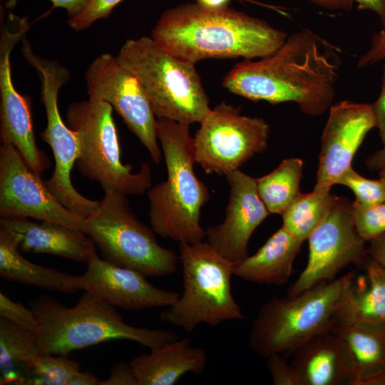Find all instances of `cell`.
Returning <instances> with one entry per match:
<instances>
[{
    "label": "cell",
    "mask_w": 385,
    "mask_h": 385,
    "mask_svg": "<svg viewBox=\"0 0 385 385\" xmlns=\"http://www.w3.org/2000/svg\"><path fill=\"white\" fill-rule=\"evenodd\" d=\"M200 6L208 9H220L228 6L230 0H196Z\"/></svg>",
    "instance_id": "ee69618b"
},
{
    "label": "cell",
    "mask_w": 385,
    "mask_h": 385,
    "mask_svg": "<svg viewBox=\"0 0 385 385\" xmlns=\"http://www.w3.org/2000/svg\"><path fill=\"white\" fill-rule=\"evenodd\" d=\"M179 251L183 293L161 312V321L192 332L201 323L217 327L225 321L245 319L231 290L234 262L207 240L180 242Z\"/></svg>",
    "instance_id": "52a82bcc"
},
{
    "label": "cell",
    "mask_w": 385,
    "mask_h": 385,
    "mask_svg": "<svg viewBox=\"0 0 385 385\" xmlns=\"http://www.w3.org/2000/svg\"><path fill=\"white\" fill-rule=\"evenodd\" d=\"M375 127L379 130L383 145H385V63L381 76V91L378 98L371 104Z\"/></svg>",
    "instance_id": "8d00e7d4"
},
{
    "label": "cell",
    "mask_w": 385,
    "mask_h": 385,
    "mask_svg": "<svg viewBox=\"0 0 385 385\" xmlns=\"http://www.w3.org/2000/svg\"><path fill=\"white\" fill-rule=\"evenodd\" d=\"M86 220L87 235L106 260L148 277L177 271L179 256L158 244L155 232L138 220L125 195L104 192L97 210Z\"/></svg>",
    "instance_id": "9c48e42d"
},
{
    "label": "cell",
    "mask_w": 385,
    "mask_h": 385,
    "mask_svg": "<svg viewBox=\"0 0 385 385\" xmlns=\"http://www.w3.org/2000/svg\"><path fill=\"white\" fill-rule=\"evenodd\" d=\"M139 80L157 118L199 124L210 111L195 64L160 46L151 37L125 42L117 56Z\"/></svg>",
    "instance_id": "8992f818"
},
{
    "label": "cell",
    "mask_w": 385,
    "mask_h": 385,
    "mask_svg": "<svg viewBox=\"0 0 385 385\" xmlns=\"http://www.w3.org/2000/svg\"><path fill=\"white\" fill-rule=\"evenodd\" d=\"M26 18L10 14L1 27L0 38V140L11 144L28 167L38 176L51 162L36 143L30 100L16 89L12 81L10 56L15 45L29 30Z\"/></svg>",
    "instance_id": "5bb4252c"
},
{
    "label": "cell",
    "mask_w": 385,
    "mask_h": 385,
    "mask_svg": "<svg viewBox=\"0 0 385 385\" xmlns=\"http://www.w3.org/2000/svg\"><path fill=\"white\" fill-rule=\"evenodd\" d=\"M40 354L37 333L0 317L1 384H23L25 370Z\"/></svg>",
    "instance_id": "484cf974"
},
{
    "label": "cell",
    "mask_w": 385,
    "mask_h": 385,
    "mask_svg": "<svg viewBox=\"0 0 385 385\" xmlns=\"http://www.w3.org/2000/svg\"><path fill=\"white\" fill-rule=\"evenodd\" d=\"M375 127L371 104L344 100L331 106L322 135L316 188L330 191L351 166L366 134Z\"/></svg>",
    "instance_id": "2e32d148"
},
{
    "label": "cell",
    "mask_w": 385,
    "mask_h": 385,
    "mask_svg": "<svg viewBox=\"0 0 385 385\" xmlns=\"http://www.w3.org/2000/svg\"><path fill=\"white\" fill-rule=\"evenodd\" d=\"M302 243L282 226L255 254L234 262L233 274L248 282L281 286L292 275Z\"/></svg>",
    "instance_id": "7402d4cb"
},
{
    "label": "cell",
    "mask_w": 385,
    "mask_h": 385,
    "mask_svg": "<svg viewBox=\"0 0 385 385\" xmlns=\"http://www.w3.org/2000/svg\"><path fill=\"white\" fill-rule=\"evenodd\" d=\"M302 170L303 160L290 158L270 173L256 178L257 193L270 214L282 215L300 193Z\"/></svg>",
    "instance_id": "4316f807"
},
{
    "label": "cell",
    "mask_w": 385,
    "mask_h": 385,
    "mask_svg": "<svg viewBox=\"0 0 385 385\" xmlns=\"http://www.w3.org/2000/svg\"><path fill=\"white\" fill-rule=\"evenodd\" d=\"M333 329L351 356L354 385L385 384V324L341 322Z\"/></svg>",
    "instance_id": "603a6c76"
},
{
    "label": "cell",
    "mask_w": 385,
    "mask_h": 385,
    "mask_svg": "<svg viewBox=\"0 0 385 385\" xmlns=\"http://www.w3.org/2000/svg\"><path fill=\"white\" fill-rule=\"evenodd\" d=\"M287 36L245 12L190 2L165 10L151 32L164 49L194 64L207 58H263L274 53Z\"/></svg>",
    "instance_id": "7a4b0ae2"
},
{
    "label": "cell",
    "mask_w": 385,
    "mask_h": 385,
    "mask_svg": "<svg viewBox=\"0 0 385 385\" xmlns=\"http://www.w3.org/2000/svg\"><path fill=\"white\" fill-rule=\"evenodd\" d=\"M86 263L85 273L76 277L78 290L90 292L116 308L141 310L170 307L180 297L175 291L155 287L139 272L100 257L95 244Z\"/></svg>",
    "instance_id": "e0dca14e"
},
{
    "label": "cell",
    "mask_w": 385,
    "mask_h": 385,
    "mask_svg": "<svg viewBox=\"0 0 385 385\" xmlns=\"http://www.w3.org/2000/svg\"><path fill=\"white\" fill-rule=\"evenodd\" d=\"M25 58L41 80L47 123L40 136L51 148L55 160L53 173L44 183L63 206L86 219L97 210L99 201L84 197L72 184L71 171L79 156L80 143L76 133L63 122L58 106V92L69 79V71L56 61L40 57L33 51Z\"/></svg>",
    "instance_id": "30bf717a"
},
{
    "label": "cell",
    "mask_w": 385,
    "mask_h": 385,
    "mask_svg": "<svg viewBox=\"0 0 385 385\" xmlns=\"http://www.w3.org/2000/svg\"><path fill=\"white\" fill-rule=\"evenodd\" d=\"M157 135L167 178L148 190L151 228L159 236L179 243L202 242L206 232L200 223V211L210 193L194 172V138L190 125L157 118Z\"/></svg>",
    "instance_id": "3957f363"
},
{
    "label": "cell",
    "mask_w": 385,
    "mask_h": 385,
    "mask_svg": "<svg viewBox=\"0 0 385 385\" xmlns=\"http://www.w3.org/2000/svg\"><path fill=\"white\" fill-rule=\"evenodd\" d=\"M357 4L358 9L371 11L378 15L383 25H385V0H352Z\"/></svg>",
    "instance_id": "f35d334b"
},
{
    "label": "cell",
    "mask_w": 385,
    "mask_h": 385,
    "mask_svg": "<svg viewBox=\"0 0 385 385\" xmlns=\"http://www.w3.org/2000/svg\"><path fill=\"white\" fill-rule=\"evenodd\" d=\"M267 366L275 385H300L293 366L288 364L285 356L275 354L269 356Z\"/></svg>",
    "instance_id": "836d02e7"
},
{
    "label": "cell",
    "mask_w": 385,
    "mask_h": 385,
    "mask_svg": "<svg viewBox=\"0 0 385 385\" xmlns=\"http://www.w3.org/2000/svg\"><path fill=\"white\" fill-rule=\"evenodd\" d=\"M222 102L211 108L194 138L195 159L206 173L227 175L268 146L270 126L262 118L240 113Z\"/></svg>",
    "instance_id": "8fae6325"
},
{
    "label": "cell",
    "mask_w": 385,
    "mask_h": 385,
    "mask_svg": "<svg viewBox=\"0 0 385 385\" xmlns=\"http://www.w3.org/2000/svg\"><path fill=\"white\" fill-rule=\"evenodd\" d=\"M385 60V25L371 38L369 48L358 59L357 67L364 68Z\"/></svg>",
    "instance_id": "e575fe53"
},
{
    "label": "cell",
    "mask_w": 385,
    "mask_h": 385,
    "mask_svg": "<svg viewBox=\"0 0 385 385\" xmlns=\"http://www.w3.org/2000/svg\"><path fill=\"white\" fill-rule=\"evenodd\" d=\"M371 245L369 253L371 258L381 267L385 268V233L371 240Z\"/></svg>",
    "instance_id": "ab89813d"
},
{
    "label": "cell",
    "mask_w": 385,
    "mask_h": 385,
    "mask_svg": "<svg viewBox=\"0 0 385 385\" xmlns=\"http://www.w3.org/2000/svg\"><path fill=\"white\" fill-rule=\"evenodd\" d=\"M337 184L351 189L356 196L355 202L371 206L385 202V184L381 180H371L362 177L352 167L339 179Z\"/></svg>",
    "instance_id": "f546056e"
},
{
    "label": "cell",
    "mask_w": 385,
    "mask_h": 385,
    "mask_svg": "<svg viewBox=\"0 0 385 385\" xmlns=\"http://www.w3.org/2000/svg\"><path fill=\"white\" fill-rule=\"evenodd\" d=\"M337 198L330 191L316 188L311 192H300L281 215L282 227L304 242L327 217Z\"/></svg>",
    "instance_id": "83f0119b"
},
{
    "label": "cell",
    "mask_w": 385,
    "mask_h": 385,
    "mask_svg": "<svg viewBox=\"0 0 385 385\" xmlns=\"http://www.w3.org/2000/svg\"><path fill=\"white\" fill-rule=\"evenodd\" d=\"M354 272L289 297H272L263 304L253 322L249 345L267 359L289 356L316 335L333 328L337 312Z\"/></svg>",
    "instance_id": "5b68a950"
},
{
    "label": "cell",
    "mask_w": 385,
    "mask_h": 385,
    "mask_svg": "<svg viewBox=\"0 0 385 385\" xmlns=\"http://www.w3.org/2000/svg\"><path fill=\"white\" fill-rule=\"evenodd\" d=\"M366 269V276L354 279L344 294L337 324H385V268L371 259Z\"/></svg>",
    "instance_id": "cb8c5ba5"
},
{
    "label": "cell",
    "mask_w": 385,
    "mask_h": 385,
    "mask_svg": "<svg viewBox=\"0 0 385 385\" xmlns=\"http://www.w3.org/2000/svg\"><path fill=\"white\" fill-rule=\"evenodd\" d=\"M300 385H354L355 367L344 340L333 328L310 339L291 361Z\"/></svg>",
    "instance_id": "d6986e66"
},
{
    "label": "cell",
    "mask_w": 385,
    "mask_h": 385,
    "mask_svg": "<svg viewBox=\"0 0 385 385\" xmlns=\"http://www.w3.org/2000/svg\"><path fill=\"white\" fill-rule=\"evenodd\" d=\"M379 179H381L385 184V168L379 171Z\"/></svg>",
    "instance_id": "f6af8a7d"
},
{
    "label": "cell",
    "mask_w": 385,
    "mask_h": 385,
    "mask_svg": "<svg viewBox=\"0 0 385 385\" xmlns=\"http://www.w3.org/2000/svg\"><path fill=\"white\" fill-rule=\"evenodd\" d=\"M79 368V363L67 356L41 354L25 370L23 384L68 385Z\"/></svg>",
    "instance_id": "f1b7e54d"
},
{
    "label": "cell",
    "mask_w": 385,
    "mask_h": 385,
    "mask_svg": "<svg viewBox=\"0 0 385 385\" xmlns=\"http://www.w3.org/2000/svg\"><path fill=\"white\" fill-rule=\"evenodd\" d=\"M0 227L15 240L19 250L49 254L80 262H87L93 240L81 230L28 217H1Z\"/></svg>",
    "instance_id": "ffe728a7"
},
{
    "label": "cell",
    "mask_w": 385,
    "mask_h": 385,
    "mask_svg": "<svg viewBox=\"0 0 385 385\" xmlns=\"http://www.w3.org/2000/svg\"><path fill=\"white\" fill-rule=\"evenodd\" d=\"M0 275L2 278L21 284L46 289L74 293L78 291L76 275L35 264L20 253L16 242L0 227Z\"/></svg>",
    "instance_id": "d4e9b609"
},
{
    "label": "cell",
    "mask_w": 385,
    "mask_h": 385,
    "mask_svg": "<svg viewBox=\"0 0 385 385\" xmlns=\"http://www.w3.org/2000/svg\"><path fill=\"white\" fill-rule=\"evenodd\" d=\"M342 61L340 48L303 29L272 55L236 63L222 86L252 101L293 102L304 114L317 116L332 106Z\"/></svg>",
    "instance_id": "6da1fadb"
},
{
    "label": "cell",
    "mask_w": 385,
    "mask_h": 385,
    "mask_svg": "<svg viewBox=\"0 0 385 385\" xmlns=\"http://www.w3.org/2000/svg\"><path fill=\"white\" fill-rule=\"evenodd\" d=\"M99 381L89 371H79L68 382V385H100Z\"/></svg>",
    "instance_id": "7bdbcfd3"
},
{
    "label": "cell",
    "mask_w": 385,
    "mask_h": 385,
    "mask_svg": "<svg viewBox=\"0 0 385 385\" xmlns=\"http://www.w3.org/2000/svg\"><path fill=\"white\" fill-rule=\"evenodd\" d=\"M207 361L205 350L184 338L151 349L130 363L138 385H173L186 373L202 374Z\"/></svg>",
    "instance_id": "44dd1931"
},
{
    "label": "cell",
    "mask_w": 385,
    "mask_h": 385,
    "mask_svg": "<svg viewBox=\"0 0 385 385\" xmlns=\"http://www.w3.org/2000/svg\"><path fill=\"white\" fill-rule=\"evenodd\" d=\"M29 306L38 322L41 354L68 356L73 351L113 339L134 341L151 349L179 339L172 330L128 324L116 307L87 291L71 307L49 296H40Z\"/></svg>",
    "instance_id": "277c9868"
},
{
    "label": "cell",
    "mask_w": 385,
    "mask_h": 385,
    "mask_svg": "<svg viewBox=\"0 0 385 385\" xmlns=\"http://www.w3.org/2000/svg\"><path fill=\"white\" fill-rule=\"evenodd\" d=\"M307 240V263L289 287L287 294L289 297L332 281L349 265L365 260L366 241L356 229L352 202L346 197H338L327 217Z\"/></svg>",
    "instance_id": "4fadbf2b"
},
{
    "label": "cell",
    "mask_w": 385,
    "mask_h": 385,
    "mask_svg": "<svg viewBox=\"0 0 385 385\" xmlns=\"http://www.w3.org/2000/svg\"><path fill=\"white\" fill-rule=\"evenodd\" d=\"M100 385H138L130 363L121 361L115 365L108 378L101 381Z\"/></svg>",
    "instance_id": "d590c367"
},
{
    "label": "cell",
    "mask_w": 385,
    "mask_h": 385,
    "mask_svg": "<svg viewBox=\"0 0 385 385\" xmlns=\"http://www.w3.org/2000/svg\"><path fill=\"white\" fill-rule=\"evenodd\" d=\"M0 216L58 223L87 235L86 219L63 206L9 143L0 146Z\"/></svg>",
    "instance_id": "9a60e30c"
},
{
    "label": "cell",
    "mask_w": 385,
    "mask_h": 385,
    "mask_svg": "<svg viewBox=\"0 0 385 385\" xmlns=\"http://www.w3.org/2000/svg\"><path fill=\"white\" fill-rule=\"evenodd\" d=\"M88 98L109 103L138 138L152 160L159 164L161 148L157 135V118L136 76L110 53L95 58L86 73Z\"/></svg>",
    "instance_id": "7c38bea8"
},
{
    "label": "cell",
    "mask_w": 385,
    "mask_h": 385,
    "mask_svg": "<svg viewBox=\"0 0 385 385\" xmlns=\"http://www.w3.org/2000/svg\"><path fill=\"white\" fill-rule=\"evenodd\" d=\"M113 110L109 103L91 98L68 106L67 125L80 143L76 165L83 176L97 182L104 192L140 195L151 187L152 170L143 163L133 173L131 165L122 163Z\"/></svg>",
    "instance_id": "ba28073f"
},
{
    "label": "cell",
    "mask_w": 385,
    "mask_h": 385,
    "mask_svg": "<svg viewBox=\"0 0 385 385\" xmlns=\"http://www.w3.org/2000/svg\"><path fill=\"white\" fill-rule=\"evenodd\" d=\"M53 8H61L66 11L69 19L80 14L91 0H50Z\"/></svg>",
    "instance_id": "74e56055"
},
{
    "label": "cell",
    "mask_w": 385,
    "mask_h": 385,
    "mask_svg": "<svg viewBox=\"0 0 385 385\" xmlns=\"http://www.w3.org/2000/svg\"><path fill=\"white\" fill-rule=\"evenodd\" d=\"M366 165L371 171H380L385 168V145L381 150L367 158Z\"/></svg>",
    "instance_id": "b9f144b4"
},
{
    "label": "cell",
    "mask_w": 385,
    "mask_h": 385,
    "mask_svg": "<svg viewBox=\"0 0 385 385\" xmlns=\"http://www.w3.org/2000/svg\"><path fill=\"white\" fill-rule=\"evenodd\" d=\"M0 317L36 333L38 330V322L33 309L26 307L20 302L12 301L1 292Z\"/></svg>",
    "instance_id": "d6a6232c"
},
{
    "label": "cell",
    "mask_w": 385,
    "mask_h": 385,
    "mask_svg": "<svg viewBox=\"0 0 385 385\" xmlns=\"http://www.w3.org/2000/svg\"><path fill=\"white\" fill-rule=\"evenodd\" d=\"M123 1L91 0L80 14L68 19V25L75 31L83 30L96 21L109 16L114 8Z\"/></svg>",
    "instance_id": "1f68e13d"
},
{
    "label": "cell",
    "mask_w": 385,
    "mask_h": 385,
    "mask_svg": "<svg viewBox=\"0 0 385 385\" xmlns=\"http://www.w3.org/2000/svg\"><path fill=\"white\" fill-rule=\"evenodd\" d=\"M229 200L223 222L206 230L207 241L223 257L237 262L248 256L256 228L270 214L259 197L256 178L235 170L226 175Z\"/></svg>",
    "instance_id": "ac0fdd59"
},
{
    "label": "cell",
    "mask_w": 385,
    "mask_h": 385,
    "mask_svg": "<svg viewBox=\"0 0 385 385\" xmlns=\"http://www.w3.org/2000/svg\"><path fill=\"white\" fill-rule=\"evenodd\" d=\"M315 5L330 10H350L353 6L352 0H309Z\"/></svg>",
    "instance_id": "60d3db41"
},
{
    "label": "cell",
    "mask_w": 385,
    "mask_h": 385,
    "mask_svg": "<svg viewBox=\"0 0 385 385\" xmlns=\"http://www.w3.org/2000/svg\"><path fill=\"white\" fill-rule=\"evenodd\" d=\"M352 217L358 233L365 241L385 233V202L371 206L354 202Z\"/></svg>",
    "instance_id": "4dcf8cb0"
}]
</instances>
